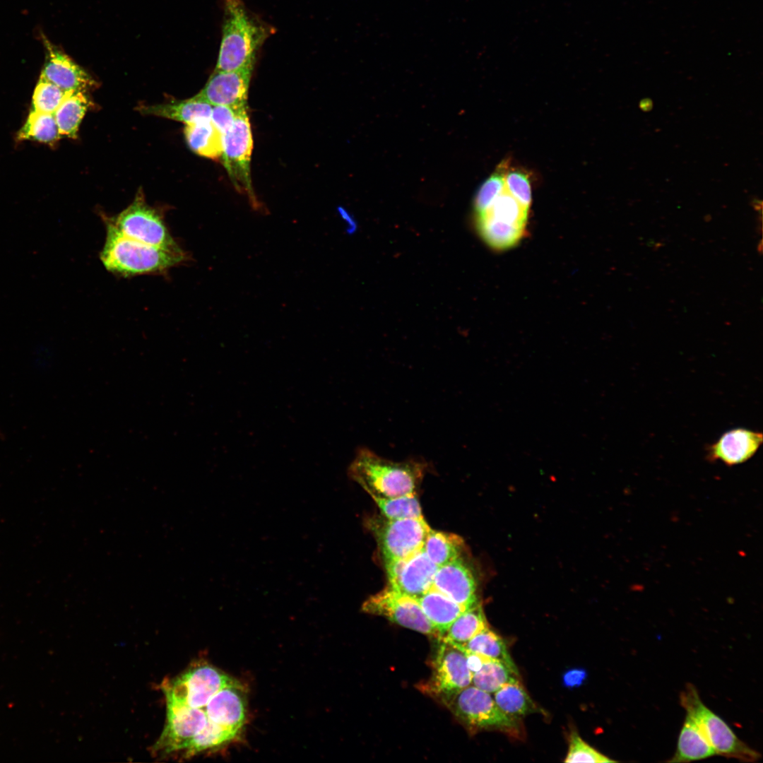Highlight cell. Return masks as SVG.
Here are the masks:
<instances>
[{
  "mask_svg": "<svg viewBox=\"0 0 763 763\" xmlns=\"http://www.w3.org/2000/svg\"><path fill=\"white\" fill-rule=\"evenodd\" d=\"M463 541L459 536L432 528L427 533L422 550L438 567L459 558Z\"/></svg>",
  "mask_w": 763,
  "mask_h": 763,
  "instance_id": "obj_26",
  "label": "cell"
},
{
  "mask_svg": "<svg viewBox=\"0 0 763 763\" xmlns=\"http://www.w3.org/2000/svg\"><path fill=\"white\" fill-rule=\"evenodd\" d=\"M389 584L415 598L432 588L438 567L422 549L411 556L385 563Z\"/></svg>",
  "mask_w": 763,
  "mask_h": 763,
  "instance_id": "obj_13",
  "label": "cell"
},
{
  "mask_svg": "<svg viewBox=\"0 0 763 763\" xmlns=\"http://www.w3.org/2000/svg\"><path fill=\"white\" fill-rule=\"evenodd\" d=\"M212 107L206 101L194 95L184 100L141 107L140 112L189 124L211 119Z\"/></svg>",
  "mask_w": 763,
  "mask_h": 763,
  "instance_id": "obj_18",
  "label": "cell"
},
{
  "mask_svg": "<svg viewBox=\"0 0 763 763\" xmlns=\"http://www.w3.org/2000/svg\"><path fill=\"white\" fill-rule=\"evenodd\" d=\"M45 61L40 76L66 92L85 91L97 85L94 78L60 47L40 33Z\"/></svg>",
  "mask_w": 763,
  "mask_h": 763,
  "instance_id": "obj_12",
  "label": "cell"
},
{
  "mask_svg": "<svg viewBox=\"0 0 763 763\" xmlns=\"http://www.w3.org/2000/svg\"><path fill=\"white\" fill-rule=\"evenodd\" d=\"M242 109L243 108L236 109L225 105H214L212 107L211 121L223 135L232 126Z\"/></svg>",
  "mask_w": 763,
  "mask_h": 763,
  "instance_id": "obj_35",
  "label": "cell"
},
{
  "mask_svg": "<svg viewBox=\"0 0 763 763\" xmlns=\"http://www.w3.org/2000/svg\"><path fill=\"white\" fill-rule=\"evenodd\" d=\"M362 611L383 616L404 627L438 639L437 632L422 612L417 599L389 585L369 596L362 603Z\"/></svg>",
  "mask_w": 763,
  "mask_h": 763,
  "instance_id": "obj_10",
  "label": "cell"
},
{
  "mask_svg": "<svg viewBox=\"0 0 763 763\" xmlns=\"http://www.w3.org/2000/svg\"><path fill=\"white\" fill-rule=\"evenodd\" d=\"M426 464L415 460L396 462L367 448H360L348 473L368 494L395 497L415 492Z\"/></svg>",
  "mask_w": 763,
  "mask_h": 763,
  "instance_id": "obj_3",
  "label": "cell"
},
{
  "mask_svg": "<svg viewBox=\"0 0 763 763\" xmlns=\"http://www.w3.org/2000/svg\"><path fill=\"white\" fill-rule=\"evenodd\" d=\"M762 434L738 427L723 433L706 447V459L732 466L750 459L762 443Z\"/></svg>",
  "mask_w": 763,
  "mask_h": 763,
  "instance_id": "obj_15",
  "label": "cell"
},
{
  "mask_svg": "<svg viewBox=\"0 0 763 763\" xmlns=\"http://www.w3.org/2000/svg\"><path fill=\"white\" fill-rule=\"evenodd\" d=\"M441 701L472 733L483 731H497L514 739L525 737L521 719L504 713L490 693L471 685Z\"/></svg>",
  "mask_w": 763,
  "mask_h": 763,
  "instance_id": "obj_4",
  "label": "cell"
},
{
  "mask_svg": "<svg viewBox=\"0 0 763 763\" xmlns=\"http://www.w3.org/2000/svg\"><path fill=\"white\" fill-rule=\"evenodd\" d=\"M639 106L641 110L648 112L652 109L653 103L651 99L644 98L640 101Z\"/></svg>",
  "mask_w": 763,
  "mask_h": 763,
  "instance_id": "obj_38",
  "label": "cell"
},
{
  "mask_svg": "<svg viewBox=\"0 0 763 763\" xmlns=\"http://www.w3.org/2000/svg\"><path fill=\"white\" fill-rule=\"evenodd\" d=\"M564 762H615L586 743L575 731L569 736V747Z\"/></svg>",
  "mask_w": 763,
  "mask_h": 763,
  "instance_id": "obj_33",
  "label": "cell"
},
{
  "mask_svg": "<svg viewBox=\"0 0 763 763\" xmlns=\"http://www.w3.org/2000/svg\"><path fill=\"white\" fill-rule=\"evenodd\" d=\"M455 646L461 649L477 653L498 661L504 664L516 675L520 677L519 671L509 653L504 639L489 626L476 634L466 644Z\"/></svg>",
  "mask_w": 763,
  "mask_h": 763,
  "instance_id": "obj_23",
  "label": "cell"
},
{
  "mask_svg": "<svg viewBox=\"0 0 763 763\" xmlns=\"http://www.w3.org/2000/svg\"><path fill=\"white\" fill-rule=\"evenodd\" d=\"M461 650L466 654L467 665L472 674L480 670L485 661L488 658L477 653Z\"/></svg>",
  "mask_w": 763,
  "mask_h": 763,
  "instance_id": "obj_37",
  "label": "cell"
},
{
  "mask_svg": "<svg viewBox=\"0 0 763 763\" xmlns=\"http://www.w3.org/2000/svg\"><path fill=\"white\" fill-rule=\"evenodd\" d=\"M519 678L502 663L487 658L480 670L473 673L472 683L491 694L509 683L520 682Z\"/></svg>",
  "mask_w": 763,
  "mask_h": 763,
  "instance_id": "obj_28",
  "label": "cell"
},
{
  "mask_svg": "<svg viewBox=\"0 0 763 763\" xmlns=\"http://www.w3.org/2000/svg\"><path fill=\"white\" fill-rule=\"evenodd\" d=\"M715 755L714 750L699 726L687 714L680 731L675 752L667 762H689L706 759Z\"/></svg>",
  "mask_w": 763,
  "mask_h": 763,
  "instance_id": "obj_19",
  "label": "cell"
},
{
  "mask_svg": "<svg viewBox=\"0 0 763 763\" xmlns=\"http://www.w3.org/2000/svg\"><path fill=\"white\" fill-rule=\"evenodd\" d=\"M487 627L488 624L483 608L478 603L461 613L439 639L461 646Z\"/></svg>",
  "mask_w": 763,
  "mask_h": 763,
  "instance_id": "obj_25",
  "label": "cell"
},
{
  "mask_svg": "<svg viewBox=\"0 0 763 763\" xmlns=\"http://www.w3.org/2000/svg\"><path fill=\"white\" fill-rule=\"evenodd\" d=\"M103 220L130 239L164 249H182L171 235L162 214L146 202L142 192H138L133 202L117 215Z\"/></svg>",
  "mask_w": 763,
  "mask_h": 763,
  "instance_id": "obj_6",
  "label": "cell"
},
{
  "mask_svg": "<svg viewBox=\"0 0 763 763\" xmlns=\"http://www.w3.org/2000/svg\"><path fill=\"white\" fill-rule=\"evenodd\" d=\"M254 66L233 71L214 70L203 88L196 95L212 106L236 109L247 107V98Z\"/></svg>",
  "mask_w": 763,
  "mask_h": 763,
  "instance_id": "obj_14",
  "label": "cell"
},
{
  "mask_svg": "<svg viewBox=\"0 0 763 763\" xmlns=\"http://www.w3.org/2000/svg\"><path fill=\"white\" fill-rule=\"evenodd\" d=\"M416 599L426 617L437 632L439 639L444 636L460 614L466 610L448 596L432 588Z\"/></svg>",
  "mask_w": 763,
  "mask_h": 763,
  "instance_id": "obj_17",
  "label": "cell"
},
{
  "mask_svg": "<svg viewBox=\"0 0 763 763\" xmlns=\"http://www.w3.org/2000/svg\"><path fill=\"white\" fill-rule=\"evenodd\" d=\"M528 211L512 196L504 190L483 214L476 215V217H489L510 224L525 227Z\"/></svg>",
  "mask_w": 763,
  "mask_h": 763,
  "instance_id": "obj_30",
  "label": "cell"
},
{
  "mask_svg": "<svg viewBox=\"0 0 763 763\" xmlns=\"http://www.w3.org/2000/svg\"><path fill=\"white\" fill-rule=\"evenodd\" d=\"M91 103L85 91L68 93L54 113L61 138H77L80 124Z\"/></svg>",
  "mask_w": 763,
  "mask_h": 763,
  "instance_id": "obj_20",
  "label": "cell"
},
{
  "mask_svg": "<svg viewBox=\"0 0 763 763\" xmlns=\"http://www.w3.org/2000/svg\"><path fill=\"white\" fill-rule=\"evenodd\" d=\"M18 141H32L52 144L61 136L54 114L30 111L22 127L16 135Z\"/></svg>",
  "mask_w": 763,
  "mask_h": 763,
  "instance_id": "obj_27",
  "label": "cell"
},
{
  "mask_svg": "<svg viewBox=\"0 0 763 763\" xmlns=\"http://www.w3.org/2000/svg\"><path fill=\"white\" fill-rule=\"evenodd\" d=\"M184 134L189 148L196 154L211 159L222 157L223 136L211 119L187 124Z\"/></svg>",
  "mask_w": 763,
  "mask_h": 763,
  "instance_id": "obj_21",
  "label": "cell"
},
{
  "mask_svg": "<svg viewBox=\"0 0 763 763\" xmlns=\"http://www.w3.org/2000/svg\"><path fill=\"white\" fill-rule=\"evenodd\" d=\"M432 588L465 609L478 604L474 576L461 557L437 568Z\"/></svg>",
  "mask_w": 763,
  "mask_h": 763,
  "instance_id": "obj_16",
  "label": "cell"
},
{
  "mask_svg": "<svg viewBox=\"0 0 763 763\" xmlns=\"http://www.w3.org/2000/svg\"><path fill=\"white\" fill-rule=\"evenodd\" d=\"M222 37L215 70L254 66L256 55L274 28L252 12L242 0H223Z\"/></svg>",
  "mask_w": 763,
  "mask_h": 763,
  "instance_id": "obj_1",
  "label": "cell"
},
{
  "mask_svg": "<svg viewBox=\"0 0 763 763\" xmlns=\"http://www.w3.org/2000/svg\"><path fill=\"white\" fill-rule=\"evenodd\" d=\"M587 678V672L584 668H572L564 672L562 683L567 688H576L581 686Z\"/></svg>",
  "mask_w": 763,
  "mask_h": 763,
  "instance_id": "obj_36",
  "label": "cell"
},
{
  "mask_svg": "<svg viewBox=\"0 0 763 763\" xmlns=\"http://www.w3.org/2000/svg\"><path fill=\"white\" fill-rule=\"evenodd\" d=\"M504 190L521 206L529 210L531 187L528 175L520 170H507L504 175Z\"/></svg>",
  "mask_w": 763,
  "mask_h": 763,
  "instance_id": "obj_34",
  "label": "cell"
},
{
  "mask_svg": "<svg viewBox=\"0 0 763 763\" xmlns=\"http://www.w3.org/2000/svg\"><path fill=\"white\" fill-rule=\"evenodd\" d=\"M476 229L484 242L497 250L515 246L524 235L525 227L489 217H476Z\"/></svg>",
  "mask_w": 763,
  "mask_h": 763,
  "instance_id": "obj_22",
  "label": "cell"
},
{
  "mask_svg": "<svg viewBox=\"0 0 763 763\" xmlns=\"http://www.w3.org/2000/svg\"><path fill=\"white\" fill-rule=\"evenodd\" d=\"M105 223L106 237L100 254V261L110 272L130 277L158 274L188 260L183 250H171L130 239Z\"/></svg>",
  "mask_w": 763,
  "mask_h": 763,
  "instance_id": "obj_2",
  "label": "cell"
},
{
  "mask_svg": "<svg viewBox=\"0 0 763 763\" xmlns=\"http://www.w3.org/2000/svg\"><path fill=\"white\" fill-rule=\"evenodd\" d=\"M223 136L222 160L234 187L239 192L246 193L252 206L260 211L251 179V155L253 139L247 108L242 109L232 126Z\"/></svg>",
  "mask_w": 763,
  "mask_h": 763,
  "instance_id": "obj_7",
  "label": "cell"
},
{
  "mask_svg": "<svg viewBox=\"0 0 763 763\" xmlns=\"http://www.w3.org/2000/svg\"><path fill=\"white\" fill-rule=\"evenodd\" d=\"M432 669L430 679L422 685V690L439 699L472 683L473 674L463 651L441 639L432 661Z\"/></svg>",
  "mask_w": 763,
  "mask_h": 763,
  "instance_id": "obj_11",
  "label": "cell"
},
{
  "mask_svg": "<svg viewBox=\"0 0 763 763\" xmlns=\"http://www.w3.org/2000/svg\"><path fill=\"white\" fill-rule=\"evenodd\" d=\"M232 678L216 667L201 661L165 682L162 690L168 704L203 707Z\"/></svg>",
  "mask_w": 763,
  "mask_h": 763,
  "instance_id": "obj_8",
  "label": "cell"
},
{
  "mask_svg": "<svg viewBox=\"0 0 763 763\" xmlns=\"http://www.w3.org/2000/svg\"><path fill=\"white\" fill-rule=\"evenodd\" d=\"M68 93L40 76L33 92L30 110L54 114Z\"/></svg>",
  "mask_w": 763,
  "mask_h": 763,
  "instance_id": "obj_31",
  "label": "cell"
},
{
  "mask_svg": "<svg viewBox=\"0 0 763 763\" xmlns=\"http://www.w3.org/2000/svg\"><path fill=\"white\" fill-rule=\"evenodd\" d=\"M680 703L699 726L716 754L746 762L761 758L757 750L740 740L730 726L702 702L693 684L685 685L680 694Z\"/></svg>",
  "mask_w": 763,
  "mask_h": 763,
  "instance_id": "obj_5",
  "label": "cell"
},
{
  "mask_svg": "<svg viewBox=\"0 0 763 763\" xmlns=\"http://www.w3.org/2000/svg\"><path fill=\"white\" fill-rule=\"evenodd\" d=\"M493 699L504 713L516 718L540 711L520 682L503 686L494 692Z\"/></svg>",
  "mask_w": 763,
  "mask_h": 763,
  "instance_id": "obj_24",
  "label": "cell"
},
{
  "mask_svg": "<svg viewBox=\"0 0 763 763\" xmlns=\"http://www.w3.org/2000/svg\"><path fill=\"white\" fill-rule=\"evenodd\" d=\"M507 163L499 164L497 170L488 177L478 189L474 201L476 215L483 214L496 198L504 190V175Z\"/></svg>",
  "mask_w": 763,
  "mask_h": 763,
  "instance_id": "obj_32",
  "label": "cell"
},
{
  "mask_svg": "<svg viewBox=\"0 0 763 763\" xmlns=\"http://www.w3.org/2000/svg\"><path fill=\"white\" fill-rule=\"evenodd\" d=\"M384 563L407 558L422 549L431 528L421 518L373 519L369 524Z\"/></svg>",
  "mask_w": 763,
  "mask_h": 763,
  "instance_id": "obj_9",
  "label": "cell"
},
{
  "mask_svg": "<svg viewBox=\"0 0 763 763\" xmlns=\"http://www.w3.org/2000/svg\"><path fill=\"white\" fill-rule=\"evenodd\" d=\"M379 508L382 514L389 519L421 518V507L415 492L395 497H383L369 494Z\"/></svg>",
  "mask_w": 763,
  "mask_h": 763,
  "instance_id": "obj_29",
  "label": "cell"
}]
</instances>
